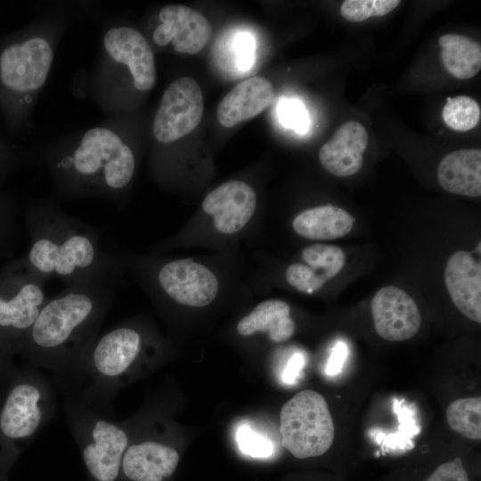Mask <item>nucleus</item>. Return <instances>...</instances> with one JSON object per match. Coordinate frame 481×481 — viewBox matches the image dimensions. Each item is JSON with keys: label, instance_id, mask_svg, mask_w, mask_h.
<instances>
[{"label": "nucleus", "instance_id": "nucleus-6", "mask_svg": "<svg viewBox=\"0 0 481 481\" xmlns=\"http://www.w3.org/2000/svg\"><path fill=\"white\" fill-rule=\"evenodd\" d=\"M53 46L44 35H33L5 47L0 54V81L23 103H31L47 79Z\"/></svg>", "mask_w": 481, "mask_h": 481}, {"label": "nucleus", "instance_id": "nucleus-7", "mask_svg": "<svg viewBox=\"0 0 481 481\" xmlns=\"http://www.w3.org/2000/svg\"><path fill=\"white\" fill-rule=\"evenodd\" d=\"M103 81L126 70L134 89L151 90L157 78L154 53L147 39L130 27L109 29L102 39Z\"/></svg>", "mask_w": 481, "mask_h": 481}, {"label": "nucleus", "instance_id": "nucleus-15", "mask_svg": "<svg viewBox=\"0 0 481 481\" xmlns=\"http://www.w3.org/2000/svg\"><path fill=\"white\" fill-rule=\"evenodd\" d=\"M256 208L254 189L239 180L222 183L202 201L203 211L213 218L215 228L224 234H232L245 227Z\"/></svg>", "mask_w": 481, "mask_h": 481}, {"label": "nucleus", "instance_id": "nucleus-1", "mask_svg": "<svg viewBox=\"0 0 481 481\" xmlns=\"http://www.w3.org/2000/svg\"><path fill=\"white\" fill-rule=\"evenodd\" d=\"M28 265L42 278H56L68 287L118 282L120 260L101 247V232L65 213L52 200L27 208Z\"/></svg>", "mask_w": 481, "mask_h": 481}, {"label": "nucleus", "instance_id": "nucleus-12", "mask_svg": "<svg viewBox=\"0 0 481 481\" xmlns=\"http://www.w3.org/2000/svg\"><path fill=\"white\" fill-rule=\"evenodd\" d=\"M211 35V24L200 12L182 4H168L159 12L151 37L158 46L170 45L176 53L196 54Z\"/></svg>", "mask_w": 481, "mask_h": 481}, {"label": "nucleus", "instance_id": "nucleus-10", "mask_svg": "<svg viewBox=\"0 0 481 481\" xmlns=\"http://www.w3.org/2000/svg\"><path fill=\"white\" fill-rule=\"evenodd\" d=\"M160 291L183 306L202 307L217 296L219 283L215 273L192 259H176L162 264L154 274Z\"/></svg>", "mask_w": 481, "mask_h": 481}, {"label": "nucleus", "instance_id": "nucleus-11", "mask_svg": "<svg viewBox=\"0 0 481 481\" xmlns=\"http://www.w3.org/2000/svg\"><path fill=\"white\" fill-rule=\"evenodd\" d=\"M82 456L97 481H115L129 445L126 431L112 420L93 417L83 432Z\"/></svg>", "mask_w": 481, "mask_h": 481}, {"label": "nucleus", "instance_id": "nucleus-33", "mask_svg": "<svg viewBox=\"0 0 481 481\" xmlns=\"http://www.w3.org/2000/svg\"><path fill=\"white\" fill-rule=\"evenodd\" d=\"M347 353V346L344 342L340 341L334 346L325 368L328 375L335 376L342 371Z\"/></svg>", "mask_w": 481, "mask_h": 481}, {"label": "nucleus", "instance_id": "nucleus-31", "mask_svg": "<svg viewBox=\"0 0 481 481\" xmlns=\"http://www.w3.org/2000/svg\"><path fill=\"white\" fill-rule=\"evenodd\" d=\"M236 66L246 71L251 68L255 60V39L247 32L238 34L233 42Z\"/></svg>", "mask_w": 481, "mask_h": 481}, {"label": "nucleus", "instance_id": "nucleus-24", "mask_svg": "<svg viewBox=\"0 0 481 481\" xmlns=\"http://www.w3.org/2000/svg\"><path fill=\"white\" fill-rule=\"evenodd\" d=\"M444 69L458 79H469L481 69L480 44L457 34H444L438 39Z\"/></svg>", "mask_w": 481, "mask_h": 481}, {"label": "nucleus", "instance_id": "nucleus-5", "mask_svg": "<svg viewBox=\"0 0 481 481\" xmlns=\"http://www.w3.org/2000/svg\"><path fill=\"white\" fill-rule=\"evenodd\" d=\"M281 444L298 459L325 453L334 441L335 429L325 398L303 390L286 402L280 413Z\"/></svg>", "mask_w": 481, "mask_h": 481}, {"label": "nucleus", "instance_id": "nucleus-9", "mask_svg": "<svg viewBox=\"0 0 481 481\" xmlns=\"http://www.w3.org/2000/svg\"><path fill=\"white\" fill-rule=\"evenodd\" d=\"M143 346L142 333L132 326L121 325L95 338L79 359L86 361L95 378L112 383L132 368Z\"/></svg>", "mask_w": 481, "mask_h": 481}, {"label": "nucleus", "instance_id": "nucleus-29", "mask_svg": "<svg viewBox=\"0 0 481 481\" xmlns=\"http://www.w3.org/2000/svg\"><path fill=\"white\" fill-rule=\"evenodd\" d=\"M17 217L12 205L0 200V257L11 255L17 237Z\"/></svg>", "mask_w": 481, "mask_h": 481}, {"label": "nucleus", "instance_id": "nucleus-17", "mask_svg": "<svg viewBox=\"0 0 481 481\" xmlns=\"http://www.w3.org/2000/svg\"><path fill=\"white\" fill-rule=\"evenodd\" d=\"M303 263H293L285 271L289 285L305 293H314L334 278L345 265V254L336 245L315 243L301 250Z\"/></svg>", "mask_w": 481, "mask_h": 481}, {"label": "nucleus", "instance_id": "nucleus-16", "mask_svg": "<svg viewBox=\"0 0 481 481\" xmlns=\"http://www.w3.org/2000/svg\"><path fill=\"white\" fill-rule=\"evenodd\" d=\"M444 283L454 306L467 318L481 322V263L466 250H457L444 269Z\"/></svg>", "mask_w": 481, "mask_h": 481}, {"label": "nucleus", "instance_id": "nucleus-28", "mask_svg": "<svg viewBox=\"0 0 481 481\" xmlns=\"http://www.w3.org/2000/svg\"><path fill=\"white\" fill-rule=\"evenodd\" d=\"M278 116L282 125L297 133L304 134L309 126L305 106L296 99L281 100L278 105Z\"/></svg>", "mask_w": 481, "mask_h": 481}, {"label": "nucleus", "instance_id": "nucleus-32", "mask_svg": "<svg viewBox=\"0 0 481 481\" xmlns=\"http://www.w3.org/2000/svg\"><path fill=\"white\" fill-rule=\"evenodd\" d=\"M425 481H469L460 458L439 465Z\"/></svg>", "mask_w": 481, "mask_h": 481}, {"label": "nucleus", "instance_id": "nucleus-21", "mask_svg": "<svg viewBox=\"0 0 481 481\" xmlns=\"http://www.w3.org/2000/svg\"><path fill=\"white\" fill-rule=\"evenodd\" d=\"M437 180L448 192L467 197H479L480 149H461L445 155L437 167Z\"/></svg>", "mask_w": 481, "mask_h": 481}, {"label": "nucleus", "instance_id": "nucleus-2", "mask_svg": "<svg viewBox=\"0 0 481 481\" xmlns=\"http://www.w3.org/2000/svg\"><path fill=\"white\" fill-rule=\"evenodd\" d=\"M116 285L100 281L67 287L49 298L19 349L38 363L80 358L96 338Z\"/></svg>", "mask_w": 481, "mask_h": 481}, {"label": "nucleus", "instance_id": "nucleus-19", "mask_svg": "<svg viewBox=\"0 0 481 481\" xmlns=\"http://www.w3.org/2000/svg\"><path fill=\"white\" fill-rule=\"evenodd\" d=\"M273 86L262 77H251L238 83L219 102L216 118L224 127H232L250 119L273 102Z\"/></svg>", "mask_w": 481, "mask_h": 481}, {"label": "nucleus", "instance_id": "nucleus-23", "mask_svg": "<svg viewBox=\"0 0 481 481\" xmlns=\"http://www.w3.org/2000/svg\"><path fill=\"white\" fill-rule=\"evenodd\" d=\"M289 314L290 308L285 301L267 299L240 320L237 330L244 337L264 332L272 341L282 342L290 338L295 331V322Z\"/></svg>", "mask_w": 481, "mask_h": 481}, {"label": "nucleus", "instance_id": "nucleus-20", "mask_svg": "<svg viewBox=\"0 0 481 481\" xmlns=\"http://www.w3.org/2000/svg\"><path fill=\"white\" fill-rule=\"evenodd\" d=\"M178 452L157 441L129 444L122 461L125 476L133 481H163L175 470Z\"/></svg>", "mask_w": 481, "mask_h": 481}, {"label": "nucleus", "instance_id": "nucleus-34", "mask_svg": "<svg viewBox=\"0 0 481 481\" xmlns=\"http://www.w3.org/2000/svg\"><path fill=\"white\" fill-rule=\"evenodd\" d=\"M305 357L301 354L294 355L288 362L282 373V380L286 384H293L305 365Z\"/></svg>", "mask_w": 481, "mask_h": 481}, {"label": "nucleus", "instance_id": "nucleus-4", "mask_svg": "<svg viewBox=\"0 0 481 481\" xmlns=\"http://www.w3.org/2000/svg\"><path fill=\"white\" fill-rule=\"evenodd\" d=\"M47 281L24 257L11 259L0 269V343L19 349L49 298Z\"/></svg>", "mask_w": 481, "mask_h": 481}, {"label": "nucleus", "instance_id": "nucleus-22", "mask_svg": "<svg viewBox=\"0 0 481 481\" xmlns=\"http://www.w3.org/2000/svg\"><path fill=\"white\" fill-rule=\"evenodd\" d=\"M355 218L344 208L323 205L306 209L292 222V228L299 236L314 240L341 238L353 228Z\"/></svg>", "mask_w": 481, "mask_h": 481}, {"label": "nucleus", "instance_id": "nucleus-18", "mask_svg": "<svg viewBox=\"0 0 481 481\" xmlns=\"http://www.w3.org/2000/svg\"><path fill=\"white\" fill-rule=\"evenodd\" d=\"M369 135L359 122L342 124L330 141L319 151L322 166L335 176L346 177L356 174L363 164Z\"/></svg>", "mask_w": 481, "mask_h": 481}, {"label": "nucleus", "instance_id": "nucleus-25", "mask_svg": "<svg viewBox=\"0 0 481 481\" xmlns=\"http://www.w3.org/2000/svg\"><path fill=\"white\" fill-rule=\"evenodd\" d=\"M445 417L453 431L469 439H481L480 396L454 400L447 406Z\"/></svg>", "mask_w": 481, "mask_h": 481}, {"label": "nucleus", "instance_id": "nucleus-27", "mask_svg": "<svg viewBox=\"0 0 481 481\" xmlns=\"http://www.w3.org/2000/svg\"><path fill=\"white\" fill-rule=\"evenodd\" d=\"M399 0H346L342 3L340 13L351 22H361L374 16H383L395 9Z\"/></svg>", "mask_w": 481, "mask_h": 481}, {"label": "nucleus", "instance_id": "nucleus-26", "mask_svg": "<svg viewBox=\"0 0 481 481\" xmlns=\"http://www.w3.org/2000/svg\"><path fill=\"white\" fill-rule=\"evenodd\" d=\"M442 116L444 123L452 129L466 132L474 128L480 120L478 103L471 97L459 95L447 98Z\"/></svg>", "mask_w": 481, "mask_h": 481}, {"label": "nucleus", "instance_id": "nucleus-14", "mask_svg": "<svg viewBox=\"0 0 481 481\" xmlns=\"http://www.w3.org/2000/svg\"><path fill=\"white\" fill-rule=\"evenodd\" d=\"M374 328L388 341L412 338L420 330L421 315L413 298L404 289L386 286L379 289L371 302Z\"/></svg>", "mask_w": 481, "mask_h": 481}, {"label": "nucleus", "instance_id": "nucleus-8", "mask_svg": "<svg viewBox=\"0 0 481 481\" xmlns=\"http://www.w3.org/2000/svg\"><path fill=\"white\" fill-rule=\"evenodd\" d=\"M204 99L199 84L183 77L165 90L155 113L152 133L161 144L173 143L194 130L201 121Z\"/></svg>", "mask_w": 481, "mask_h": 481}, {"label": "nucleus", "instance_id": "nucleus-30", "mask_svg": "<svg viewBox=\"0 0 481 481\" xmlns=\"http://www.w3.org/2000/svg\"><path fill=\"white\" fill-rule=\"evenodd\" d=\"M236 437L240 450L245 454L256 458H265L273 452L272 443L249 426H241Z\"/></svg>", "mask_w": 481, "mask_h": 481}, {"label": "nucleus", "instance_id": "nucleus-13", "mask_svg": "<svg viewBox=\"0 0 481 481\" xmlns=\"http://www.w3.org/2000/svg\"><path fill=\"white\" fill-rule=\"evenodd\" d=\"M45 387L32 380L22 381L9 391L0 412V432L11 441L31 437L46 417Z\"/></svg>", "mask_w": 481, "mask_h": 481}, {"label": "nucleus", "instance_id": "nucleus-3", "mask_svg": "<svg viewBox=\"0 0 481 481\" xmlns=\"http://www.w3.org/2000/svg\"><path fill=\"white\" fill-rule=\"evenodd\" d=\"M60 192L116 201L131 183L136 167L132 149L105 126L87 130L69 148L48 159Z\"/></svg>", "mask_w": 481, "mask_h": 481}]
</instances>
